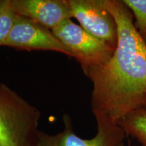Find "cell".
Listing matches in <instances>:
<instances>
[{"label":"cell","mask_w":146,"mask_h":146,"mask_svg":"<svg viewBox=\"0 0 146 146\" xmlns=\"http://www.w3.org/2000/svg\"><path fill=\"white\" fill-rule=\"evenodd\" d=\"M16 14L53 30L72 18L68 0H12Z\"/></svg>","instance_id":"52a82bcc"},{"label":"cell","mask_w":146,"mask_h":146,"mask_svg":"<svg viewBox=\"0 0 146 146\" xmlns=\"http://www.w3.org/2000/svg\"><path fill=\"white\" fill-rule=\"evenodd\" d=\"M3 46L27 51H52L72 58L51 29L18 15Z\"/></svg>","instance_id":"8992f818"},{"label":"cell","mask_w":146,"mask_h":146,"mask_svg":"<svg viewBox=\"0 0 146 146\" xmlns=\"http://www.w3.org/2000/svg\"><path fill=\"white\" fill-rule=\"evenodd\" d=\"M106 7L117 24V45L107 62L86 76L93 84L90 103L94 117L118 123L146 106V45L123 0H106Z\"/></svg>","instance_id":"6da1fadb"},{"label":"cell","mask_w":146,"mask_h":146,"mask_svg":"<svg viewBox=\"0 0 146 146\" xmlns=\"http://www.w3.org/2000/svg\"><path fill=\"white\" fill-rule=\"evenodd\" d=\"M130 9L139 35L146 45V0H123Z\"/></svg>","instance_id":"30bf717a"},{"label":"cell","mask_w":146,"mask_h":146,"mask_svg":"<svg viewBox=\"0 0 146 146\" xmlns=\"http://www.w3.org/2000/svg\"><path fill=\"white\" fill-rule=\"evenodd\" d=\"M118 124L127 135L134 139L140 146H146V106L126 115Z\"/></svg>","instance_id":"ba28073f"},{"label":"cell","mask_w":146,"mask_h":146,"mask_svg":"<svg viewBox=\"0 0 146 146\" xmlns=\"http://www.w3.org/2000/svg\"><path fill=\"white\" fill-rule=\"evenodd\" d=\"M72 18L80 26L98 39L116 49L118 27L106 7V0H68Z\"/></svg>","instance_id":"5b68a950"},{"label":"cell","mask_w":146,"mask_h":146,"mask_svg":"<svg viewBox=\"0 0 146 146\" xmlns=\"http://www.w3.org/2000/svg\"><path fill=\"white\" fill-rule=\"evenodd\" d=\"M41 112L0 83V146H36Z\"/></svg>","instance_id":"7a4b0ae2"},{"label":"cell","mask_w":146,"mask_h":146,"mask_svg":"<svg viewBox=\"0 0 146 146\" xmlns=\"http://www.w3.org/2000/svg\"><path fill=\"white\" fill-rule=\"evenodd\" d=\"M81 66L84 74L101 66L110 59L115 49L92 35L71 18L52 30Z\"/></svg>","instance_id":"3957f363"},{"label":"cell","mask_w":146,"mask_h":146,"mask_svg":"<svg viewBox=\"0 0 146 146\" xmlns=\"http://www.w3.org/2000/svg\"><path fill=\"white\" fill-rule=\"evenodd\" d=\"M17 16L12 0H0V47L8 39Z\"/></svg>","instance_id":"9c48e42d"},{"label":"cell","mask_w":146,"mask_h":146,"mask_svg":"<svg viewBox=\"0 0 146 146\" xmlns=\"http://www.w3.org/2000/svg\"><path fill=\"white\" fill-rule=\"evenodd\" d=\"M120 146H126V145H125V143H123V144H122V145H120ZM129 146H130V145H129Z\"/></svg>","instance_id":"8fae6325"},{"label":"cell","mask_w":146,"mask_h":146,"mask_svg":"<svg viewBox=\"0 0 146 146\" xmlns=\"http://www.w3.org/2000/svg\"><path fill=\"white\" fill-rule=\"evenodd\" d=\"M96 135L91 139H83L76 134L68 114L63 116L64 130L54 135L40 131L36 146H120L127 135L119 124L104 116L95 117Z\"/></svg>","instance_id":"277c9868"}]
</instances>
